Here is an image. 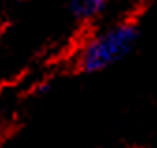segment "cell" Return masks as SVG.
<instances>
[{
    "label": "cell",
    "instance_id": "cell-1",
    "mask_svg": "<svg viewBox=\"0 0 157 148\" xmlns=\"http://www.w3.org/2000/svg\"><path fill=\"white\" fill-rule=\"evenodd\" d=\"M136 38L139 30L131 23H120L99 32L82 47L78 54V68L86 73H97L114 66L131 53Z\"/></svg>",
    "mask_w": 157,
    "mask_h": 148
},
{
    "label": "cell",
    "instance_id": "cell-2",
    "mask_svg": "<svg viewBox=\"0 0 157 148\" xmlns=\"http://www.w3.org/2000/svg\"><path fill=\"white\" fill-rule=\"evenodd\" d=\"M109 0H67L71 13L77 19H92V17L99 15Z\"/></svg>",
    "mask_w": 157,
    "mask_h": 148
}]
</instances>
